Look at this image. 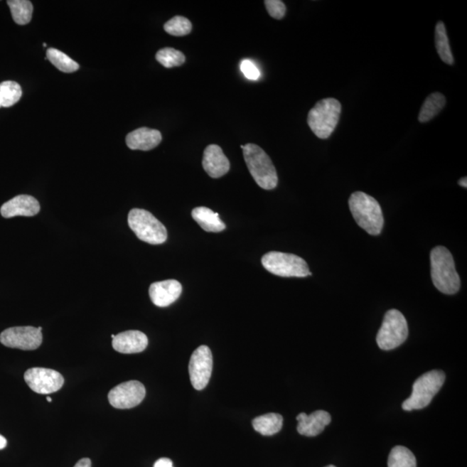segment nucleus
<instances>
[{
    "label": "nucleus",
    "instance_id": "nucleus-13",
    "mask_svg": "<svg viewBox=\"0 0 467 467\" xmlns=\"http://www.w3.org/2000/svg\"><path fill=\"white\" fill-rule=\"evenodd\" d=\"M113 348L122 354L142 353L149 345L146 335L139 331H123L118 335H112Z\"/></svg>",
    "mask_w": 467,
    "mask_h": 467
},
{
    "label": "nucleus",
    "instance_id": "nucleus-34",
    "mask_svg": "<svg viewBox=\"0 0 467 467\" xmlns=\"http://www.w3.org/2000/svg\"><path fill=\"white\" fill-rule=\"evenodd\" d=\"M458 185H460L462 187H464V188H466L467 187V178H462L460 179V181H458Z\"/></svg>",
    "mask_w": 467,
    "mask_h": 467
},
{
    "label": "nucleus",
    "instance_id": "nucleus-2",
    "mask_svg": "<svg viewBox=\"0 0 467 467\" xmlns=\"http://www.w3.org/2000/svg\"><path fill=\"white\" fill-rule=\"evenodd\" d=\"M349 206L355 221L367 233L377 235L382 232L385 220L382 208L376 199L362 191H356L350 195Z\"/></svg>",
    "mask_w": 467,
    "mask_h": 467
},
{
    "label": "nucleus",
    "instance_id": "nucleus-11",
    "mask_svg": "<svg viewBox=\"0 0 467 467\" xmlns=\"http://www.w3.org/2000/svg\"><path fill=\"white\" fill-rule=\"evenodd\" d=\"M23 378L30 389L40 394L57 392L65 385V378L58 371L38 367L26 370Z\"/></svg>",
    "mask_w": 467,
    "mask_h": 467
},
{
    "label": "nucleus",
    "instance_id": "nucleus-17",
    "mask_svg": "<svg viewBox=\"0 0 467 467\" xmlns=\"http://www.w3.org/2000/svg\"><path fill=\"white\" fill-rule=\"evenodd\" d=\"M299 434L307 437L317 436L325 430L331 422V414L324 410H318L311 414L301 413L296 417Z\"/></svg>",
    "mask_w": 467,
    "mask_h": 467
},
{
    "label": "nucleus",
    "instance_id": "nucleus-21",
    "mask_svg": "<svg viewBox=\"0 0 467 467\" xmlns=\"http://www.w3.org/2000/svg\"><path fill=\"white\" fill-rule=\"evenodd\" d=\"M446 105V97L441 93H433L429 95L422 107L419 114V122L425 123L431 121L440 113Z\"/></svg>",
    "mask_w": 467,
    "mask_h": 467
},
{
    "label": "nucleus",
    "instance_id": "nucleus-25",
    "mask_svg": "<svg viewBox=\"0 0 467 467\" xmlns=\"http://www.w3.org/2000/svg\"><path fill=\"white\" fill-rule=\"evenodd\" d=\"M22 97V89L18 82L6 81L0 83V109L10 107Z\"/></svg>",
    "mask_w": 467,
    "mask_h": 467
},
{
    "label": "nucleus",
    "instance_id": "nucleus-35",
    "mask_svg": "<svg viewBox=\"0 0 467 467\" xmlns=\"http://www.w3.org/2000/svg\"><path fill=\"white\" fill-rule=\"evenodd\" d=\"M47 401L49 402H52V399H51L50 397H47Z\"/></svg>",
    "mask_w": 467,
    "mask_h": 467
},
{
    "label": "nucleus",
    "instance_id": "nucleus-27",
    "mask_svg": "<svg viewBox=\"0 0 467 467\" xmlns=\"http://www.w3.org/2000/svg\"><path fill=\"white\" fill-rule=\"evenodd\" d=\"M156 60L163 67L170 69V68L183 65V63L186 62V57L181 51L175 50L173 48H163L156 54Z\"/></svg>",
    "mask_w": 467,
    "mask_h": 467
},
{
    "label": "nucleus",
    "instance_id": "nucleus-4",
    "mask_svg": "<svg viewBox=\"0 0 467 467\" xmlns=\"http://www.w3.org/2000/svg\"><path fill=\"white\" fill-rule=\"evenodd\" d=\"M341 104L334 98L323 99L311 109L307 123L319 139L329 138L336 129L341 114Z\"/></svg>",
    "mask_w": 467,
    "mask_h": 467
},
{
    "label": "nucleus",
    "instance_id": "nucleus-6",
    "mask_svg": "<svg viewBox=\"0 0 467 467\" xmlns=\"http://www.w3.org/2000/svg\"><path fill=\"white\" fill-rule=\"evenodd\" d=\"M127 222L139 240L151 245H162L166 241V227L149 211L133 209L130 210Z\"/></svg>",
    "mask_w": 467,
    "mask_h": 467
},
{
    "label": "nucleus",
    "instance_id": "nucleus-18",
    "mask_svg": "<svg viewBox=\"0 0 467 467\" xmlns=\"http://www.w3.org/2000/svg\"><path fill=\"white\" fill-rule=\"evenodd\" d=\"M162 141L161 131L141 127L127 135V146L131 150L150 151L157 147Z\"/></svg>",
    "mask_w": 467,
    "mask_h": 467
},
{
    "label": "nucleus",
    "instance_id": "nucleus-3",
    "mask_svg": "<svg viewBox=\"0 0 467 467\" xmlns=\"http://www.w3.org/2000/svg\"><path fill=\"white\" fill-rule=\"evenodd\" d=\"M247 168L261 188L273 190L278 185L277 169L264 150L254 144L241 146Z\"/></svg>",
    "mask_w": 467,
    "mask_h": 467
},
{
    "label": "nucleus",
    "instance_id": "nucleus-19",
    "mask_svg": "<svg viewBox=\"0 0 467 467\" xmlns=\"http://www.w3.org/2000/svg\"><path fill=\"white\" fill-rule=\"evenodd\" d=\"M191 215L199 226L207 232H221L226 229L225 223L221 220L219 215L209 208H195Z\"/></svg>",
    "mask_w": 467,
    "mask_h": 467
},
{
    "label": "nucleus",
    "instance_id": "nucleus-14",
    "mask_svg": "<svg viewBox=\"0 0 467 467\" xmlns=\"http://www.w3.org/2000/svg\"><path fill=\"white\" fill-rule=\"evenodd\" d=\"M182 285L176 279L153 283L149 287L151 301L155 306L166 307L181 297Z\"/></svg>",
    "mask_w": 467,
    "mask_h": 467
},
{
    "label": "nucleus",
    "instance_id": "nucleus-30",
    "mask_svg": "<svg viewBox=\"0 0 467 467\" xmlns=\"http://www.w3.org/2000/svg\"><path fill=\"white\" fill-rule=\"evenodd\" d=\"M240 69L245 75V77L250 80V81H257L261 77V73L254 63L251 60L245 59L241 63Z\"/></svg>",
    "mask_w": 467,
    "mask_h": 467
},
{
    "label": "nucleus",
    "instance_id": "nucleus-5",
    "mask_svg": "<svg viewBox=\"0 0 467 467\" xmlns=\"http://www.w3.org/2000/svg\"><path fill=\"white\" fill-rule=\"evenodd\" d=\"M446 375L442 370H431L414 382L412 394L402 403L405 411L422 409L429 406L444 385Z\"/></svg>",
    "mask_w": 467,
    "mask_h": 467
},
{
    "label": "nucleus",
    "instance_id": "nucleus-32",
    "mask_svg": "<svg viewBox=\"0 0 467 467\" xmlns=\"http://www.w3.org/2000/svg\"><path fill=\"white\" fill-rule=\"evenodd\" d=\"M92 463L90 458H83L80 460L74 467H91Z\"/></svg>",
    "mask_w": 467,
    "mask_h": 467
},
{
    "label": "nucleus",
    "instance_id": "nucleus-24",
    "mask_svg": "<svg viewBox=\"0 0 467 467\" xmlns=\"http://www.w3.org/2000/svg\"><path fill=\"white\" fill-rule=\"evenodd\" d=\"M46 55L52 65L65 73H73L79 70L78 63L61 50L50 48L46 52Z\"/></svg>",
    "mask_w": 467,
    "mask_h": 467
},
{
    "label": "nucleus",
    "instance_id": "nucleus-16",
    "mask_svg": "<svg viewBox=\"0 0 467 467\" xmlns=\"http://www.w3.org/2000/svg\"><path fill=\"white\" fill-rule=\"evenodd\" d=\"M203 167L210 177L219 178L229 173L230 163L220 146L210 145L203 151Z\"/></svg>",
    "mask_w": 467,
    "mask_h": 467
},
{
    "label": "nucleus",
    "instance_id": "nucleus-7",
    "mask_svg": "<svg viewBox=\"0 0 467 467\" xmlns=\"http://www.w3.org/2000/svg\"><path fill=\"white\" fill-rule=\"evenodd\" d=\"M409 336V326L404 315L396 309L387 311L377 336L379 348L390 350L397 348Z\"/></svg>",
    "mask_w": 467,
    "mask_h": 467
},
{
    "label": "nucleus",
    "instance_id": "nucleus-33",
    "mask_svg": "<svg viewBox=\"0 0 467 467\" xmlns=\"http://www.w3.org/2000/svg\"><path fill=\"white\" fill-rule=\"evenodd\" d=\"M7 446V441L3 435L0 434V450L4 449Z\"/></svg>",
    "mask_w": 467,
    "mask_h": 467
},
{
    "label": "nucleus",
    "instance_id": "nucleus-1",
    "mask_svg": "<svg viewBox=\"0 0 467 467\" xmlns=\"http://www.w3.org/2000/svg\"><path fill=\"white\" fill-rule=\"evenodd\" d=\"M431 277L435 287L445 294H454L461 289V279L455 269L452 254L445 247L431 251Z\"/></svg>",
    "mask_w": 467,
    "mask_h": 467
},
{
    "label": "nucleus",
    "instance_id": "nucleus-8",
    "mask_svg": "<svg viewBox=\"0 0 467 467\" xmlns=\"http://www.w3.org/2000/svg\"><path fill=\"white\" fill-rule=\"evenodd\" d=\"M263 267L271 274L281 277H306L311 275L304 259L293 254L267 253L262 259Z\"/></svg>",
    "mask_w": 467,
    "mask_h": 467
},
{
    "label": "nucleus",
    "instance_id": "nucleus-20",
    "mask_svg": "<svg viewBox=\"0 0 467 467\" xmlns=\"http://www.w3.org/2000/svg\"><path fill=\"white\" fill-rule=\"evenodd\" d=\"M252 424L257 432L265 436H271L281 430L283 417L279 414H266L254 418Z\"/></svg>",
    "mask_w": 467,
    "mask_h": 467
},
{
    "label": "nucleus",
    "instance_id": "nucleus-23",
    "mask_svg": "<svg viewBox=\"0 0 467 467\" xmlns=\"http://www.w3.org/2000/svg\"><path fill=\"white\" fill-rule=\"evenodd\" d=\"M7 5L16 23L26 26L31 22L33 14V3L28 0H9Z\"/></svg>",
    "mask_w": 467,
    "mask_h": 467
},
{
    "label": "nucleus",
    "instance_id": "nucleus-10",
    "mask_svg": "<svg viewBox=\"0 0 467 467\" xmlns=\"http://www.w3.org/2000/svg\"><path fill=\"white\" fill-rule=\"evenodd\" d=\"M213 369V353L209 347L199 346L191 355L189 374L191 385L195 390H202L210 382Z\"/></svg>",
    "mask_w": 467,
    "mask_h": 467
},
{
    "label": "nucleus",
    "instance_id": "nucleus-28",
    "mask_svg": "<svg viewBox=\"0 0 467 467\" xmlns=\"http://www.w3.org/2000/svg\"><path fill=\"white\" fill-rule=\"evenodd\" d=\"M163 29L167 33L176 37H182V36L188 35L193 30V25L188 18L176 16V17L169 20L165 23Z\"/></svg>",
    "mask_w": 467,
    "mask_h": 467
},
{
    "label": "nucleus",
    "instance_id": "nucleus-12",
    "mask_svg": "<svg viewBox=\"0 0 467 467\" xmlns=\"http://www.w3.org/2000/svg\"><path fill=\"white\" fill-rule=\"evenodd\" d=\"M146 397V388L141 382L129 381L115 386L109 393V401L118 409H129L141 404Z\"/></svg>",
    "mask_w": 467,
    "mask_h": 467
},
{
    "label": "nucleus",
    "instance_id": "nucleus-29",
    "mask_svg": "<svg viewBox=\"0 0 467 467\" xmlns=\"http://www.w3.org/2000/svg\"><path fill=\"white\" fill-rule=\"evenodd\" d=\"M265 6L267 13L275 19L284 18L286 8L285 4L281 0H266Z\"/></svg>",
    "mask_w": 467,
    "mask_h": 467
},
{
    "label": "nucleus",
    "instance_id": "nucleus-36",
    "mask_svg": "<svg viewBox=\"0 0 467 467\" xmlns=\"http://www.w3.org/2000/svg\"><path fill=\"white\" fill-rule=\"evenodd\" d=\"M326 467H336V466H333V465H331V466H326Z\"/></svg>",
    "mask_w": 467,
    "mask_h": 467
},
{
    "label": "nucleus",
    "instance_id": "nucleus-37",
    "mask_svg": "<svg viewBox=\"0 0 467 467\" xmlns=\"http://www.w3.org/2000/svg\"><path fill=\"white\" fill-rule=\"evenodd\" d=\"M46 46H47L46 43H43V47H46Z\"/></svg>",
    "mask_w": 467,
    "mask_h": 467
},
{
    "label": "nucleus",
    "instance_id": "nucleus-9",
    "mask_svg": "<svg viewBox=\"0 0 467 467\" xmlns=\"http://www.w3.org/2000/svg\"><path fill=\"white\" fill-rule=\"evenodd\" d=\"M0 342L9 348L34 350L43 342L42 331L33 326L11 327L2 331Z\"/></svg>",
    "mask_w": 467,
    "mask_h": 467
},
{
    "label": "nucleus",
    "instance_id": "nucleus-22",
    "mask_svg": "<svg viewBox=\"0 0 467 467\" xmlns=\"http://www.w3.org/2000/svg\"><path fill=\"white\" fill-rule=\"evenodd\" d=\"M435 47L442 62L452 65L454 63L453 55L449 45L448 34H446L444 23L438 22L435 27Z\"/></svg>",
    "mask_w": 467,
    "mask_h": 467
},
{
    "label": "nucleus",
    "instance_id": "nucleus-31",
    "mask_svg": "<svg viewBox=\"0 0 467 467\" xmlns=\"http://www.w3.org/2000/svg\"><path fill=\"white\" fill-rule=\"evenodd\" d=\"M154 467H173V465L170 458H162L155 462Z\"/></svg>",
    "mask_w": 467,
    "mask_h": 467
},
{
    "label": "nucleus",
    "instance_id": "nucleus-26",
    "mask_svg": "<svg viewBox=\"0 0 467 467\" xmlns=\"http://www.w3.org/2000/svg\"><path fill=\"white\" fill-rule=\"evenodd\" d=\"M388 467H417V458L405 446H394L390 453Z\"/></svg>",
    "mask_w": 467,
    "mask_h": 467
},
{
    "label": "nucleus",
    "instance_id": "nucleus-15",
    "mask_svg": "<svg viewBox=\"0 0 467 467\" xmlns=\"http://www.w3.org/2000/svg\"><path fill=\"white\" fill-rule=\"evenodd\" d=\"M40 211L39 202L29 195H19L4 203L0 209L3 218L34 217Z\"/></svg>",
    "mask_w": 467,
    "mask_h": 467
}]
</instances>
